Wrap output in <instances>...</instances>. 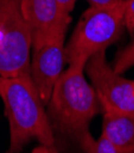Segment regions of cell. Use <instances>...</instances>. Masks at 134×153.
I'll list each match as a JSON object with an SVG mask.
<instances>
[{
	"mask_svg": "<svg viewBox=\"0 0 134 153\" xmlns=\"http://www.w3.org/2000/svg\"><path fill=\"white\" fill-rule=\"evenodd\" d=\"M46 107L54 136L58 134L72 140L85 152L94 141L89 134V123L102 111L97 94L85 76V63L68 65Z\"/></svg>",
	"mask_w": 134,
	"mask_h": 153,
	"instance_id": "cell-1",
	"label": "cell"
},
{
	"mask_svg": "<svg viewBox=\"0 0 134 153\" xmlns=\"http://www.w3.org/2000/svg\"><path fill=\"white\" fill-rule=\"evenodd\" d=\"M0 97L10 124V147L7 153H20L23 147L37 141L54 146L56 136L30 74L0 76Z\"/></svg>",
	"mask_w": 134,
	"mask_h": 153,
	"instance_id": "cell-2",
	"label": "cell"
},
{
	"mask_svg": "<svg viewBox=\"0 0 134 153\" xmlns=\"http://www.w3.org/2000/svg\"><path fill=\"white\" fill-rule=\"evenodd\" d=\"M123 27V1L105 7L89 6L65 45V63L86 65L91 56L116 43Z\"/></svg>",
	"mask_w": 134,
	"mask_h": 153,
	"instance_id": "cell-3",
	"label": "cell"
},
{
	"mask_svg": "<svg viewBox=\"0 0 134 153\" xmlns=\"http://www.w3.org/2000/svg\"><path fill=\"white\" fill-rule=\"evenodd\" d=\"M33 33L21 0H0V76L30 74Z\"/></svg>",
	"mask_w": 134,
	"mask_h": 153,
	"instance_id": "cell-4",
	"label": "cell"
},
{
	"mask_svg": "<svg viewBox=\"0 0 134 153\" xmlns=\"http://www.w3.org/2000/svg\"><path fill=\"white\" fill-rule=\"evenodd\" d=\"M65 34L67 29H59L33 38L30 76L45 106H47L53 88L63 73L65 63Z\"/></svg>",
	"mask_w": 134,
	"mask_h": 153,
	"instance_id": "cell-5",
	"label": "cell"
},
{
	"mask_svg": "<svg viewBox=\"0 0 134 153\" xmlns=\"http://www.w3.org/2000/svg\"><path fill=\"white\" fill-rule=\"evenodd\" d=\"M85 72L99 99L103 111L134 113V80H129L106 62L105 51L91 56Z\"/></svg>",
	"mask_w": 134,
	"mask_h": 153,
	"instance_id": "cell-6",
	"label": "cell"
},
{
	"mask_svg": "<svg viewBox=\"0 0 134 153\" xmlns=\"http://www.w3.org/2000/svg\"><path fill=\"white\" fill-rule=\"evenodd\" d=\"M21 7L33 38L68 29L71 22V16L59 10L57 0H21Z\"/></svg>",
	"mask_w": 134,
	"mask_h": 153,
	"instance_id": "cell-7",
	"label": "cell"
},
{
	"mask_svg": "<svg viewBox=\"0 0 134 153\" xmlns=\"http://www.w3.org/2000/svg\"><path fill=\"white\" fill-rule=\"evenodd\" d=\"M102 135L120 153H134V113L103 111Z\"/></svg>",
	"mask_w": 134,
	"mask_h": 153,
	"instance_id": "cell-8",
	"label": "cell"
},
{
	"mask_svg": "<svg viewBox=\"0 0 134 153\" xmlns=\"http://www.w3.org/2000/svg\"><path fill=\"white\" fill-rule=\"evenodd\" d=\"M133 66H134V39L129 45H127L123 50H121L117 53L112 68L115 69V72L122 74Z\"/></svg>",
	"mask_w": 134,
	"mask_h": 153,
	"instance_id": "cell-9",
	"label": "cell"
},
{
	"mask_svg": "<svg viewBox=\"0 0 134 153\" xmlns=\"http://www.w3.org/2000/svg\"><path fill=\"white\" fill-rule=\"evenodd\" d=\"M85 153H120V152L113 147V145L105 136L102 135L97 141L94 140L86 148Z\"/></svg>",
	"mask_w": 134,
	"mask_h": 153,
	"instance_id": "cell-10",
	"label": "cell"
},
{
	"mask_svg": "<svg viewBox=\"0 0 134 153\" xmlns=\"http://www.w3.org/2000/svg\"><path fill=\"white\" fill-rule=\"evenodd\" d=\"M123 23L128 33L134 36V0L123 1Z\"/></svg>",
	"mask_w": 134,
	"mask_h": 153,
	"instance_id": "cell-11",
	"label": "cell"
},
{
	"mask_svg": "<svg viewBox=\"0 0 134 153\" xmlns=\"http://www.w3.org/2000/svg\"><path fill=\"white\" fill-rule=\"evenodd\" d=\"M76 1H78V0H57V4H58L59 10L64 15H70L74 11Z\"/></svg>",
	"mask_w": 134,
	"mask_h": 153,
	"instance_id": "cell-12",
	"label": "cell"
},
{
	"mask_svg": "<svg viewBox=\"0 0 134 153\" xmlns=\"http://www.w3.org/2000/svg\"><path fill=\"white\" fill-rule=\"evenodd\" d=\"M91 7H105V6H112L120 4L124 0H86Z\"/></svg>",
	"mask_w": 134,
	"mask_h": 153,
	"instance_id": "cell-13",
	"label": "cell"
},
{
	"mask_svg": "<svg viewBox=\"0 0 134 153\" xmlns=\"http://www.w3.org/2000/svg\"><path fill=\"white\" fill-rule=\"evenodd\" d=\"M31 153H58L56 146H45V145H39L36 148L31 151Z\"/></svg>",
	"mask_w": 134,
	"mask_h": 153,
	"instance_id": "cell-14",
	"label": "cell"
}]
</instances>
